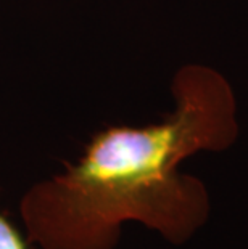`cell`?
<instances>
[{"label":"cell","mask_w":248,"mask_h":249,"mask_svg":"<svg viewBox=\"0 0 248 249\" xmlns=\"http://www.w3.org/2000/svg\"><path fill=\"white\" fill-rule=\"evenodd\" d=\"M176 108L161 123L98 130L75 164L36 182L19 201L28 240L40 249H114L126 222L184 245L208 219L205 185L179 172L198 151L237 137L229 82L202 65L172 81Z\"/></svg>","instance_id":"1"},{"label":"cell","mask_w":248,"mask_h":249,"mask_svg":"<svg viewBox=\"0 0 248 249\" xmlns=\"http://www.w3.org/2000/svg\"><path fill=\"white\" fill-rule=\"evenodd\" d=\"M0 249H26V243L19 231L0 214Z\"/></svg>","instance_id":"2"}]
</instances>
